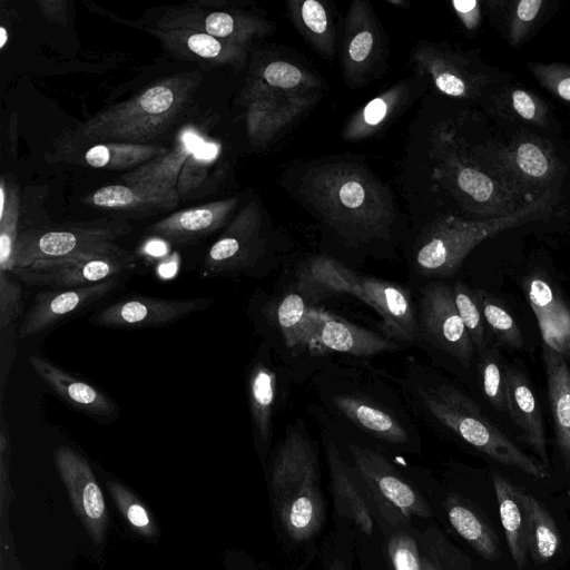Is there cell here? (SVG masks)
Here are the masks:
<instances>
[{
  "label": "cell",
  "mask_w": 570,
  "mask_h": 570,
  "mask_svg": "<svg viewBox=\"0 0 570 570\" xmlns=\"http://www.w3.org/2000/svg\"><path fill=\"white\" fill-rule=\"evenodd\" d=\"M397 183L415 227L445 215L505 216L529 202L483 165L476 145L459 135L458 120L445 115L441 96L431 90L410 125Z\"/></svg>",
  "instance_id": "6da1fadb"
},
{
  "label": "cell",
  "mask_w": 570,
  "mask_h": 570,
  "mask_svg": "<svg viewBox=\"0 0 570 570\" xmlns=\"http://www.w3.org/2000/svg\"><path fill=\"white\" fill-rule=\"evenodd\" d=\"M281 183L346 248L380 254L410 235L409 215L361 157L331 155L297 163L284 170Z\"/></svg>",
  "instance_id": "7a4b0ae2"
},
{
  "label": "cell",
  "mask_w": 570,
  "mask_h": 570,
  "mask_svg": "<svg viewBox=\"0 0 570 570\" xmlns=\"http://www.w3.org/2000/svg\"><path fill=\"white\" fill-rule=\"evenodd\" d=\"M411 411L426 425L445 430L494 461L537 478L549 475L546 464L522 451L495 426L478 403L428 366L412 360L395 380Z\"/></svg>",
  "instance_id": "3957f363"
},
{
  "label": "cell",
  "mask_w": 570,
  "mask_h": 570,
  "mask_svg": "<svg viewBox=\"0 0 570 570\" xmlns=\"http://www.w3.org/2000/svg\"><path fill=\"white\" fill-rule=\"evenodd\" d=\"M311 304L335 295H351L382 318L385 335L397 343H421L416 305L402 285L357 274L341 261L324 254L304 258L292 284Z\"/></svg>",
  "instance_id": "277c9868"
},
{
  "label": "cell",
  "mask_w": 570,
  "mask_h": 570,
  "mask_svg": "<svg viewBox=\"0 0 570 570\" xmlns=\"http://www.w3.org/2000/svg\"><path fill=\"white\" fill-rule=\"evenodd\" d=\"M558 196V190L551 188L505 216L475 220L445 215L415 227L416 234L410 245L414 271L430 278L453 275L484 239L549 216Z\"/></svg>",
  "instance_id": "5b68a950"
},
{
  "label": "cell",
  "mask_w": 570,
  "mask_h": 570,
  "mask_svg": "<svg viewBox=\"0 0 570 570\" xmlns=\"http://www.w3.org/2000/svg\"><path fill=\"white\" fill-rule=\"evenodd\" d=\"M320 481L313 440L301 421L288 425L272 461L269 488L278 520L294 541L309 540L325 521Z\"/></svg>",
  "instance_id": "8992f818"
},
{
  "label": "cell",
  "mask_w": 570,
  "mask_h": 570,
  "mask_svg": "<svg viewBox=\"0 0 570 570\" xmlns=\"http://www.w3.org/2000/svg\"><path fill=\"white\" fill-rule=\"evenodd\" d=\"M317 391L328 412L376 442L406 448L417 440L414 422L381 379L332 368L317 379Z\"/></svg>",
  "instance_id": "52a82bcc"
},
{
  "label": "cell",
  "mask_w": 570,
  "mask_h": 570,
  "mask_svg": "<svg viewBox=\"0 0 570 570\" xmlns=\"http://www.w3.org/2000/svg\"><path fill=\"white\" fill-rule=\"evenodd\" d=\"M199 82L195 75L163 78L135 97L85 121L77 135L100 142L147 145L177 120Z\"/></svg>",
  "instance_id": "ba28073f"
},
{
  "label": "cell",
  "mask_w": 570,
  "mask_h": 570,
  "mask_svg": "<svg viewBox=\"0 0 570 570\" xmlns=\"http://www.w3.org/2000/svg\"><path fill=\"white\" fill-rule=\"evenodd\" d=\"M282 239L258 198L229 222L202 264L204 277H261L273 267Z\"/></svg>",
  "instance_id": "9c48e42d"
},
{
  "label": "cell",
  "mask_w": 570,
  "mask_h": 570,
  "mask_svg": "<svg viewBox=\"0 0 570 570\" xmlns=\"http://www.w3.org/2000/svg\"><path fill=\"white\" fill-rule=\"evenodd\" d=\"M128 232L125 223L110 220L27 229L18 236L13 265L24 267L39 261L120 254L127 249L116 239Z\"/></svg>",
  "instance_id": "30bf717a"
},
{
  "label": "cell",
  "mask_w": 570,
  "mask_h": 570,
  "mask_svg": "<svg viewBox=\"0 0 570 570\" xmlns=\"http://www.w3.org/2000/svg\"><path fill=\"white\" fill-rule=\"evenodd\" d=\"M483 165L510 188L531 202L554 188L561 164L551 144L530 132L508 144L476 145Z\"/></svg>",
  "instance_id": "8fae6325"
},
{
  "label": "cell",
  "mask_w": 570,
  "mask_h": 570,
  "mask_svg": "<svg viewBox=\"0 0 570 570\" xmlns=\"http://www.w3.org/2000/svg\"><path fill=\"white\" fill-rule=\"evenodd\" d=\"M347 450L367 500L386 522L395 527L411 517L431 515L421 493L382 453L355 442Z\"/></svg>",
  "instance_id": "7c38bea8"
},
{
  "label": "cell",
  "mask_w": 570,
  "mask_h": 570,
  "mask_svg": "<svg viewBox=\"0 0 570 570\" xmlns=\"http://www.w3.org/2000/svg\"><path fill=\"white\" fill-rule=\"evenodd\" d=\"M340 56L344 81L352 89L368 85L384 72L389 40L371 2L350 3Z\"/></svg>",
  "instance_id": "4fadbf2b"
},
{
  "label": "cell",
  "mask_w": 570,
  "mask_h": 570,
  "mask_svg": "<svg viewBox=\"0 0 570 570\" xmlns=\"http://www.w3.org/2000/svg\"><path fill=\"white\" fill-rule=\"evenodd\" d=\"M401 348L402 344L386 335L353 324L317 305H309L302 326L298 354L372 357Z\"/></svg>",
  "instance_id": "5bb4252c"
},
{
  "label": "cell",
  "mask_w": 570,
  "mask_h": 570,
  "mask_svg": "<svg viewBox=\"0 0 570 570\" xmlns=\"http://www.w3.org/2000/svg\"><path fill=\"white\" fill-rule=\"evenodd\" d=\"M410 63L415 75L428 79L431 91L453 100H479L490 81L469 55L443 42H416L410 52Z\"/></svg>",
  "instance_id": "9a60e30c"
},
{
  "label": "cell",
  "mask_w": 570,
  "mask_h": 570,
  "mask_svg": "<svg viewBox=\"0 0 570 570\" xmlns=\"http://www.w3.org/2000/svg\"><path fill=\"white\" fill-rule=\"evenodd\" d=\"M421 343L450 355L469 367L474 346L458 312L452 287L438 281L428 283L416 305Z\"/></svg>",
  "instance_id": "2e32d148"
},
{
  "label": "cell",
  "mask_w": 570,
  "mask_h": 570,
  "mask_svg": "<svg viewBox=\"0 0 570 570\" xmlns=\"http://www.w3.org/2000/svg\"><path fill=\"white\" fill-rule=\"evenodd\" d=\"M135 267V255L125 250L106 256H75L39 261L14 267L11 274L30 286L73 288L122 276Z\"/></svg>",
  "instance_id": "e0dca14e"
},
{
  "label": "cell",
  "mask_w": 570,
  "mask_h": 570,
  "mask_svg": "<svg viewBox=\"0 0 570 570\" xmlns=\"http://www.w3.org/2000/svg\"><path fill=\"white\" fill-rule=\"evenodd\" d=\"M213 304L209 296L163 298L134 295L107 305L92 314L88 322L109 328H154L173 324Z\"/></svg>",
  "instance_id": "ac0fdd59"
},
{
  "label": "cell",
  "mask_w": 570,
  "mask_h": 570,
  "mask_svg": "<svg viewBox=\"0 0 570 570\" xmlns=\"http://www.w3.org/2000/svg\"><path fill=\"white\" fill-rule=\"evenodd\" d=\"M158 28L187 29L252 47L268 37L275 24L261 16L240 10H207L199 4L169 9Z\"/></svg>",
  "instance_id": "d6986e66"
},
{
  "label": "cell",
  "mask_w": 570,
  "mask_h": 570,
  "mask_svg": "<svg viewBox=\"0 0 570 570\" xmlns=\"http://www.w3.org/2000/svg\"><path fill=\"white\" fill-rule=\"evenodd\" d=\"M127 279L126 275L73 288H49L39 292L23 316L18 338L23 340L56 326L115 293Z\"/></svg>",
  "instance_id": "ffe728a7"
},
{
  "label": "cell",
  "mask_w": 570,
  "mask_h": 570,
  "mask_svg": "<svg viewBox=\"0 0 570 570\" xmlns=\"http://www.w3.org/2000/svg\"><path fill=\"white\" fill-rule=\"evenodd\" d=\"M321 98L322 94L284 96L244 88L240 100L249 141L256 147L271 145L296 125Z\"/></svg>",
  "instance_id": "44dd1931"
},
{
  "label": "cell",
  "mask_w": 570,
  "mask_h": 570,
  "mask_svg": "<svg viewBox=\"0 0 570 570\" xmlns=\"http://www.w3.org/2000/svg\"><path fill=\"white\" fill-rule=\"evenodd\" d=\"M429 90L428 79L415 73L394 82L347 118L341 131L342 138L360 142L379 136Z\"/></svg>",
  "instance_id": "7402d4cb"
},
{
  "label": "cell",
  "mask_w": 570,
  "mask_h": 570,
  "mask_svg": "<svg viewBox=\"0 0 570 570\" xmlns=\"http://www.w3.org/2000/svg\"><path fill=\"white\" fill-rule=\"evenodd\" d=\"M55 462L76 514L92 540L101 543L108 515L102 492L89 463L67 445L57 449Z\"/></svg>",
  "instance_id": "603a6c76"
},
{
  "label": "cell",
  "mask_w": 570,
  "mask_h": 570,
  "mask_svg": "<svg viewBox=\"0 0 570 570\" xmlns=\"http://www.w3.org/2000/svg\"><path fill=\"white\" fill-rule=\"evenodd\" d=\"M29 364L41 381L75 410L99 422L114 421L119 416V406L108 395L48 358L31 355Z\"/></svg>",
  "instance_id": "cb8c5ba5"
},
{
  "label": "cell",
  "mask_w": 570,
  "mask_h": 570,
  "mask_svg": "<svg viewBox=\"0 0 570 570\" xmlns=\"http://www.w3.org/2000/svg\"><path fill=\"white\" fill-rule=\"evenodd\" d=\"M238 205L230 197L174 213L148 228V232L168 243L187 244L198 240L223 227Z\"/></svg>",
  "instance_id": "d4e9b609"
},
{
  "label": "cell",
  "mask_w": 570,
  "mask_h": 570,
  "mask_svg": "<svg viewBox=\"0 0 570 570\" xmlns=\"http://www.w3.org/2000/svg\"><path fill=\"white\" fill-rule=\"evenodd\" d=\"M324 439L325 456L330 475V491L336 511L350 519L364 534L373 533V517L368 500L352 466L342 458L336 443L331 438Z\"/></svg>",
  "instance_id": "484cf974"
},
{
  "label": "cell",
  "mask_w": 570,
  "mask_h": 570,
  "mask_svg": "<svg viewBox=\"0 0 570 570\" xmlns=\"http://www.w3.org/2000/svg\"><path fill=\"white\" fill-rule=\"evenodd\" d=\"M246 383L254 440L258 451L266 452L273 435L278 379L264 346L248 367Z\"/></svg>",
  "instance_id": "4316f807"
},
{
  "label": "cell",
  "mask_w": 570,
  "mask_h": 570,
  "mask_svg": "<svg viewBox=\"0 0 570 570\" xmlns=\"http://www.w3.org/2000/svg\"><path fill=\"white\" fill-rule=\"evenodd\" d=\"M245 88L284 96H306L322 94L326 82L301 62L276 55L255 63Z\"/></svg>",
  "instance_id": "83f0119b"
},
{
  "label": "cell",
  "mask_w": 570,
  "mask_h": 570,
  "mask_svg": "<svg viewBox=\"0 0 570 570\" xmlns=\"http://www.w3.org/2000/svg\"><path fill=\"white\" fill-rule=\"evenodd\" d=\"M151 32L170 50L188 58L242 69L252 47L187 29L157 28Z\"/></svg>",
  "instance_id": "f1b7e54d"
},
{
  "label": "cell",
  "mask_w": 570,
  "mask_h": 570,
  "mask_svg": "<svg viewBox=\"0 0 570 570\" xmlns=\"http://www.w3.org/2000/svg\"><path fill=\"white\" fill-rule=\"evenodd\" d=\"M507 412L525 442L548 462L546 432L541 410L525 376L513 367L504 368Z\"/></svg>",
  "instance_id": "f546056e"
},
{
  "label": "cell",
  "mask_w": 570,
  "mask_h": 570,
  "mask_svg": "<svg viewBox=\"0 0 570 570\" xmlns=\"http://www.w3.org/2000/svg\"><path fill=\"white\" fill-rule=\"evenodd\" d=\"M528 302L535 315L544 343L566 355L570 353V311L542 277L527 281Z\"/></svg>",
  "instance_id": "4dcf8cb0"
},
{
  "label": "cell",
  "mask_w": 570,
  "mask_h": 570,
  "mask_svg": "<svg viewBox=\"0 0 570 570\" xmlns=\"http://www.w3.org/2000/svg\"><path fill=\"white\" fill-rule=\"evenodd\" d=\"M492 480L511 557L522 569L529 554L527 492L499 473H494Z\"/></svg>",
  "instance_id": "1f68e13d"
},
{
  "label": "cell",
  "mask_w": 570,
  "mask_h": 570,
  "mask_svg": "<svg viewBox=\"0 0 570 570\" xmlns=\"http://www.w3.org/2000/svg\"><path fill=\"white\" fill-rule=\"evenodd\" d=\"M176 188L151 185H108L95 190L88 202L101 208L134 212H155L171 209L179 202Z\"/></svg>",
  "instance_id": "d6a6232c"
},
{
  "label": "cell",
  "mask_w": 570,
  "mask_h": 570,
  "mask_svg": "<svg viewBox=\"0 0 570 570\" xmlns=\"http://www.w3.org/2000/svg\"><path fill=\"white\" fill-rule=\"evenodd\" d=\"M542 360L558 445L570 464V368L564 355L544 342Z\"/></svg>",
  "instance_id": "836d02e7"
},
{
  "label": "cell",
  "mask_w": 570,
  "mask_h": 570,
  "mask_svg": "<svg viewBox=\"0 0 570 570\" xmlns=\"http://www.w3.org/2000/svg\"><path fill=\"white\" fill-rule=\"evenodd\" d=\"M286 11L305 42L322 58L332 60L336 55V33L326 3L320 0H289Z\"/></svg>",
  "instance_id": "e575fe53"
},
{
  "label": "cell",
  "mask_w": 570,
  "mask_h": 570,
  "mask_svg": "<svg viewBox=\"0 0 570 570\" xmlns=\"http://www.w3.org/2000/svg\"><path fill=\"white\" fill-rule=\"evenodd\" d=\"M191 130L180 134L174 149L160 155L120 177L124 185L151 184L176 188L189 157L202 146Z\"/></svg>",
  "instance_id": "d590c367"
},
{
  "label": "cell",
  "mask_w": 570,
  "mask_h": 570,
  "mask_svg": "<svg viewBox=\"0 0 570 570\" xmlns=\"http://www.w3.org/2000/svg\"><path fill=\"white\" fill-rule=\"evenodd\" d=\"M309 305L292 285L277 301L267 303L259 313V317L267 325L277 328L284 346L294 356L298 354L302 326Z\"/></svg>",
  "instance_id": "8d00e7d4"
},
{
  "label": "cell",
  "mask_w": 570,
  "mask_h": 570,
  "mask_svg": "<svg viewBox=\"0 0 570 570\" xmlns=\"http://www.w3.org/2000/svg\"><path fill=\"white\" fill-rule=\"evenodd\" d=\"M489 109L509 119L546 127L550 121L548 105L532 91L520 87H504L489 96Z\"/></svg>",
  "instance_id": "74e56055"
},
{
  "label": "cell",
  "mask_w": 570,
  "mask_h": 570,
  "mask_svg": "<svg viewBox=\"0 0 570 570\" xmlns=\"http://www.w3.org/2000/svg\"><path fill=\"white\" fill-rule=\"evenodd\" d=\"M167 151V148L156 144L102 142L88 148L83 154V161L94 168L129 169Z\"/></svg>",
  "instance_id": "f35d334b"
},
{
  "label": "cell",
  "mask_w": 570,
  "mask_h": 570,
  "mask_svg": "<svg viewBox=\"0 0 570 570\" xmlns=\"http://www.w3.org/2000/svg\"><path fill=\"white\" fill-rule=\"evenodd\" d=\"M446 513L453 529L479 554L488 560L498 557V543L493 530L473 509L455 498H449Z\"/></svg>",
  "instance_id": "ab89813d"
},
{
  "label": "cell",
  "mask_w": 570,
  "mask_h": 570,
  "mask_svg": "<svg viewBox=\"0 0 570 570\" xmlns=\"http://www.w3.org/2000/svg\"><path fill=\"white\" fill-rule=\"evenodd\" d=\"M488 9L500 11L502 30L512 47L521 46L540 22L547 10L544 0L487 1Z\"/></svg>",
  "instance_id": "60d3db41"
},
{
  "label": "cell",
  "mask_w": 570,
  "mask_h": 570,
  "mask_svg": "<svg viewBox=\"0 0 570 570\" xmlns=\"http://www.w3.org/2000/svg\"><path fill=\"white\" fill-rule=\"evenodd\" d=\"M528 549L532 559L543 563L552 559L561 544L557 524L546 507L527 493Z\"/></svg>",
  "instance_id": "b9f144b4"
},
{
  "label": "cell",
  "mask_w": 570,
  "mask_h": 570,
  "mask_svg": "<svg viewBox=\"0 0 570 570\" xmlns=\"http://www.w3.org/2000/svg\"><path fill=\"white\" fill-rule=\"evenodd\" d=\"M484 323L490 333L503 345L521 348L523 337L512 315L485 291H473Z\"/></svg>",
  "instance_id": "7bdbcfd3"
},
{
  "label": "cell",
  "mask_w": 570,
  "mask_h": 570,
  "mask_svg": "<svg viewBox=\"0 0 570 570\" xmlns=\"http://www.w3.org/2000/svg\"><path fill=\"white\" fill-rule=\"evenodd\" d=\"M4 181L0 186V272L11 273L13 255L19 236V195L14 188H8Z\"/></svg>",
  "instance_id": "ee69618b"
},
{
  "label": "cell",
  "mask_w": 570,
  "mask_h": 570,
  "mask_svg": "<svg viewBox=\"0 0 570 570\" xmlns=\"http://www.w3.org/2000/svg\"><path fill=\"white\" fill-rule=\"evenodd\" d=\"M454 302L475 351L483 352L489 346L487 326L475 299L474 292L461 282L452 286Z\"/></svg>",
  "instance_id": "f6af8a7d"
},
{
  "label": "cell",
  "mask_w": 570,
  "mask_h": 570,
  "mask_svg": "<svg viewBox=\"0 0 570 570\" xmlns=\"http://www.w3.org/2000/svg\"><path fill=\"white\" fill-rule=\"evenodd\" d=\"M480 354L478 366L483 394L498 411H507L504 370L498 353L488 346Z\"/></svg>",
  "instance_id": "bcb514c9"
},
{
  "label": "cell",
  "mask_w": 570,
  "mask_h": 570,
  "mask_svg": "<svg viewBox=\"0 0 570 570\" xmlns=\"http://www.w3.org/2000/svg\"><path fill=\"white\" fill-rule=\"evenodd\" d=\"M108 489L114 502L129 524L138 533L154 537L157 532L156 525L140 501L128 489L116 481L108 482Z\"/></svg>",
  "instance_id": "7dc6e473"
},
{
  "label": "cell",
  "mask_w": 570,
  "mask_h": 570,
  "mask_svg": "<svg viewBox=\"0 0 570 570\" xmlns=\"http://www.w3.org/2000/svg\"><path fill=\"white\" fill-rule=\"evenodd\" d=\"M531 75L557 98L570 104V66L560 62H532Z\"/></svg>",
  "instance_id": "c3c4849f"
},
{
  "label": "cell",
  "mask_w": 570,
  "mask_h": 570,
  "mask_svg": "<svg viewBox=\"0 0 570 570\" xmlns=\"http://www.w3.org/2000/svg\"><path fill=\"white\" fill-rule=\"evenodd\" d=\"M11 273L0 272V328L9 330L21 316L23 296L20 283Z\"/></svg>",
  "instance_id": "681fc988"
},
{
  "label": "cell",
  "mask_w": 570,
  "mask_h": 570,
  "mask_svg": "<svg viewBox=\"0 0 570 570\" xmlns=\"http://www.w3.org/2000/svg\"><path fill=\"white\" fill-rule=\"evenodd\" d=\"M387 553L394 570H422L415 540L403 531L394 533L387 542Z\"/></svg>",
  "instance_id": "f907efd6"
},
{
  "label": "cell",
  "mask_w": 570,
  "mask_h": 570,
  "mask_svg": "<svg viewBox=\"0 0 570 570\" xmlns=\"http://www.w3.org/2000/svg\"><path fill=\"white\" fill-rule=\"evenodd\" d=\"M451 6L462 26L474 31L479 28L482 19L481 2L478 0H453Z\"/></svg>",
  "instance_id": "816d5d0a"
},
{
  "label": "cell",
  "mask_w": 570,
  "mask_h": 570,
  "mask_svg": "<svg viewBox=\"0 0 570 570\" xmlns=\"http://www.w3.org/2000/svg\"><path fill=\"white\" fill-rule=\"evenodd\" d=\"M41 11L48 19L62 22L66 20V2L63 1H42L39 2Z\"/></svg>",
  "instance_id": "f5cc1de1"
},
{
  "label": "cell",
  "mask_w": 570,
  "mask_h": 570,
  "mask_svg": "<svg viewBox=\"0 0 570 570\" xmlns=\"http://www.w3.org/2000/svg\"><path fill=\"white\" fill-rule=\"evenodd\" d=\"M422 570H442L439 564L429 557L421 558Z\"/></svg>",
  "instance_id": "db71d44e"
},
{
  "label": "cell",
  "mask_w": 570,
  "mask_h": 570,
  "mask_svg": "<svg viewBox=\"0 0 570 570\" xmlns=\"http://www.w3.org/2000/svg\"><path fill=\"white\" fill-rule=\"evenodd\" d=\"M328 570H347V568L342 560L336 559L331 563Z\"/></svg>",
  "instance_id": "11a10c76"
},
{
  "label": "cell",
  "mask_w": 570,
  "mask_h": 570,
  "mask_svg": "<svg viewBox=\"0 0 570 570\" xmlns=\"http://www.w3.org/2000/svg\"><path fill=\"white\" fill-rule=\"evenodd\" d=\"M0 33H1L0 48H3L7 42V30L4 27H0Z\"/></svg>",
  "instance_id": "9f6ffc18"
},
{
  "label": "cell",
  "mask_w": 570,
  "mask_h": 570,
  "mask_svg": "<svg viewBox=\"0 0 570 570\" xmlns=\"http://www.w3.org/2000/svg\"><path fill=\"white\" fill-rule=\"evenodd\" d=\"M387 2L392 6L400 7V8H405L406 4H409L407 1H403V0H387Z\"/></svg>",
  "instance_id": "6f0895ef"
}]
</instances>
